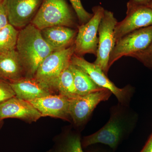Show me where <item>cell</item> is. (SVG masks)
<instances>
[{"label":"cell","mask_w":152,"mask_h":152,"mask_svg":"<svg viewBox=\"0 0 152 152\" xmlns=\"http://www.w3.org/2000/svg\"><path fill=\"white\" fill-rule=\"evenodd\" d=\"M16 50L26 68L27 77H34L41 63L54 51L40 30L31 23L19 30Z\"/></svg>","instance_id":"cell-1"},{"label":"cell","mask_w":152,"mask_h":152,"mask_svg":"<svg viewBox=\"0 0 152 152\" xmlns=\"http://www.w3.org/2000/svg\"><path fill=\"white\" fill-rule=\"evenodd\" d=\"M31 23L40 30L56 26L73 28L79 26L66 0H43Z\"/></svg>","instance_id":"cell-2"},{"label":"cell","mask_w":152,"mask_h":152,"mask_svg":"<svg viewBox=\"0 0 152 152\" xmlns=\"http://www.w3.org/2000/svg\"><path fill=\"white\" fill-rule=\"evenodd\" d=\"M122 109L116 108L112 112L109 121L101 129L84 138L83 146L86 147L96 143L107 145L115 149L125 132L129 129V123Z\"/></svg>","instance_id":"cell-3"},{"label":"cell","mask_w":152,"mask_h":152,"mask_svg":"<svg viewBox=\"0 0 152 152\" xmlns=\"http://www.w3.org/2000/svg\"><path fill=\"white\" fill-rule=\"evenodd\" d=\"M75 50L74 44L66 48L52 52L41 63L34 77L57 92L58 79L70 64Z\"/></svg>","instance_id":"cell-4"},{"label":"cell","mask_w":152,"mask_h":152,"mask_svg":"<svg viewBox=\"0 0 152 152\" xmlns=\"http://www.w3.org/2000/svg\"><path fill=\"white\" fill-rule=\"evenodd\" d=\"M152 41V26L129 33L116 42L110 55L109 67L124 56L132 57L149 46Z\"/></svg>","instance_id":"cell-5"},{"label":"cell","mask_w":152,"mask_h":152,"mask_svg":"<svg viewBox=\"0 0 152 152\" xmlns=\"http://www.w3.org/2000/svg\"><path fill=\"white\" fill-rule=\"evenodd\" d=\"M104 10L101 6L94 7L91 18L84 24L78 26L75 42V54L80 57L86 54L96 56L98 29Z\"/></svg>","instance_id":"cell-6"},{"label":"cell","mask_w":152,"mask_h":152,"mask_svg":"<svg viewBox=\"0 0 152 152\" xmlns=\"http://www.w3.org/2000/svg\"><path fill=\"white\" fill-rule=\"evenodd\" d=\"M117 22L113 13L104 10L98 29L99 43L96 58L94 63L99 67L107 76L110 69V55L116 43L114 30Z\"/></svg>","instance_id":"cell-7"},{"label":"cell","mask_w":152,"mask_h":152,"mask_svg":"<svg viewBox=\"0 0 152 152\" xmlns=\"http://www.w3.org/2000/svg\"><path fill=\"white\" fill-rule=\"evenodd\" d=\"M71 63L80 68L99 86L111 92L121 105L126 106L129 103L132 95V88L129 86L123 88H118L109 80L99 67L75 54L72 57Z\"/></svg>","instance_id":"cell-8"},{"label":"cell","mask_w":152,"mask_h":152,"mask_svg":"<svg viewBox=\"0 0 152 152\" xmlns=\"http://www.w3.org/2000/svg\"><path fill=\"white\" fill-rule=\"evenodd\" d=\"M126 16L122 21L117 22L115 30V40L142 28L152 26V9L129 1L127 4Z\"/></svg>","instance_id":"cell-9"},{"label":"cell","mask_w":152,"mask_h":152,"mask_svg":"<svg viewBox=\"0 0 152 152\" xmlns=\"http://www.w3.org/2000/svg\"><path fill=\"white\" fill-rule=\"evenodd\" d=\"M107 89L91 93L84 96H77L69 99L70 116L77 126L86 122L91 114L100 103L107 100L112 95Z\"/></svg>","instance_id":"cell-10"},{"label":"cell","mask_w":152,"mask_h":152,"mask_svg":"<svg viewBox=\"0 0 152 152\" xmlns=\"http://www.w3.org/2000/svg\"><path fill=\"white\" fill-rule=\"evenodd\" d=\"M43 0H4L10 24L17 29L31 23Z\"/></svg>","instance_id":"cell-11"},{"label":"cell","mask_w":152,"mask_h":152,"mask_svg":"<svg viewBox=\"0 0 152 152\" xmlns=\"http://www.w3.org/2000/svg\"><path fill=\"white\" fill-rule=\"evenodd\" d=\"M69 98L60 94H52L30 101L42 117L50 116L69 121Z\"/></svg>","instance_id":"cell-12"},{"label":"cell","mask_w":152,"mask_h":152,"mask_svg":"<svg viewBox=\"0 0 152 152\" xmlns=\"http://www.w3.org/2000/svg\"><path fill=\"white\" fill-rule=\"evenodd\" d=\"M41 117L40 113L30 102L16 96L0 105V119L16 118L31 123Z\"/></svg>","instance_id":"cell-13"},{"label":"cell","mask_w":152,"mask_h":152,"mask_svg":"<svg viewBox=\"0 0 152 152\" xmlns=\"http://www.w3.org/2000/svg\"><path fill=\"white\" fill-rule=\"evenodd\" d=\"M10 83L16 96L28 102L55 94L56 93L50 87L35 77H25Z\"/></svg>","instance_id":"cell-14"},{"label":"cell","mask_w":152,"mask_h":152,"mask_svg":"<svg viewBox=\"0 0 152 152\" xmlns=\"http://www.w3.org/2000/svg\"><path fill=\"white\" fill-rule=\"evenodd\" d=\"M25 77L26 70L16 49L0 54V79L12 83Z\"/></svg>","instance_id":"cell-15"},{"label":"cell","mask_w":152,"mask_h":152,"mask_svg":"<svg viewBox=\"0 0 152 152\" xmlns=\"http://www.w3.org/2000/svg\"><path fill=\"white\" fill-rule=\"evenodd\" d=\"M40 31L45 40L54 51L74 45L77 33L75 28L63 26L47 28Z\"/></svg>","instance_id":"cell-16"},{"label":"cell","mask_w":152,"mask_h":152,"mask_svg":"<svg viewBox=\"0 0 152 152\" xmlns=\"http://www.w3.org/2000/svg\"><path fill=\"white\" fill-rule=\"evenodd\" d=\"M69 67L72 73L74 84L78 96H84L103 89L96 84L80 68L71 63Z\"/></svg>","instance_id":"cell-17"},{"label":"cell","mask_w":152,"mask_h":152,"mask_svg":"<svg viewBox=\"0 0 152 152\" xmlns=\"http://www.w3.org/2000/svg\"><path fill=\"white\" fill-rule=\"evenodd\" d=\"M69 66L63 71L59 77L57 81L56 91L59 94L71 99L78 95L74 84L72 73Z\"/></svg>","instance_id":"cell-18"},{"label":"cell","mask_w":152,"mask_h":152,"mask_svg":"<svg viewBox=\"0 0 152 152\" xmlns=\"http://www.w3.org/2000/svg\"><path fill=\"white\" fill-rule=\"evenodd\" d=\"M19 32L10 23L0 31V54L16 49Z\"/></svg>","instance_id":"cell-19"},{"label":"cell","mask_w":152,"mask_h":152,"mask_svg":"<svg viewBox=\"0 0 152 152\" xmlns=\"http://www.w3.org/2000/svg\"><path fill=\"white\" fill-rule=\"evenodd\" d=\"M60 150L61 152H84L82 148L80 138L78 135L68 137Z\"/></svg>","instance_id":"cell-20"},{"label":"cell","mask_w":152,"mask_h":152,"mask_svg":"<svg viewBox=\"0 0 152 152\" xmlns=\"http://www.w3.org/2000/svg\"><path fill=\"white\" fill-rule=\"evenodd\" d=\"M69 1L80 25L84 24L91 18L93 13H90L85 10L80 0H69Z\"/></svg>","instance_id":"cell-21"},{"label":"cell","mask_w":152,"mask_h":152,"mask_svg":"<svg viewBox=\"0 0 152 152\" xmlns=\"http://www.w3.org/2000/svg\"><path fill=\"white\" fill-rule=\"evenodd\" d=\"M131 57L135 58L147 67L152 69V41L146 49Z\"/></svg>","instance_id":"cell-22"},{"label":"cell","mask_w":152,"mask_h":152,"mask_svg":"<svg viewBox=\"0 0 152 152\" xmlns=\"http://www.w3.org/2000/svg\"><path fill=\"white\" fill-rule=\"evenodd\" d=\"M15 96L10 83L0 79V105Z\"/></svg>","instance_id":"cell-23"},{"label":"cell","mask_w":152,"mask_h":152,"mask_svg":"<svg viewBox=\"0 0 152 152\" xmlns=\"http://www.w3.org/2000/svg\"><path fill=\"white\" fill-rule=\"evenodd\" d=\"M9 24L7 11L3 1L0 3V31Z\"/></svg>","instance_id":"cell-24"},{"label":"cell","mask_w":152,"mask_h":152,"mask_svg":"<svg viewBox=\"0 0 152 152\" xmlns=\"http://www.w3.org/2000/svg\"><path fill=\"white\" fill-rule=\"evenodd\" d=\"M140 152H152V134L145 146Z\"/></svg>","instance_id":"cell-25"},{"label":"cell","mask_w":152,"mask_h":152,"mask_svg":"<svg viewBox=\"0 0 152 152\" xmlns=\"http://www.w3.org/2000/svg\"><path fill=\"white\" fill-rule=\"evenodd\" d=\"M130 1L136 4L149 7L151 0H130Z\"/></svg>","instance_id":"cell-26"},{"label":"cell","mask_w":152,"mask_h":152,"mask_svg":"<svg viewBox=\"0 0 152 152\" xmlns=\"http://www.w3.org/2000/svg\"><path fill=\"white\" fill-rule=\"evenodd\" d=\"M149 7L152 9V0H151V4H150Z\"/></svg>","instance_id":"cell-27"},{"label":"cell","mask_w":152,"mask_h":152,"mask_svg":"<svg viewBox=\"0 0 152 152\" xmlns=\"http://www.w3.org/2000/svg\"><path fill=\"white\" fill-rule=\"evenodd\" d=\"M53 152H61V151H60V150H58V151H56Z\"/></svg>","instance_id":"cell-28"},{"label":"cell","mask_w":152,"mask_h":152,"mask_svg":"<svg viewBox=\"0 0 152 152\" xmlns=\"http://www.w3.org/2000/svg\"><path fill=\"white\" fill-rule=\"evenodd\" d=\"M4 0H0V3L2 2Z\"/></svg>","instance_id":"cell-29"}]
</instances>
